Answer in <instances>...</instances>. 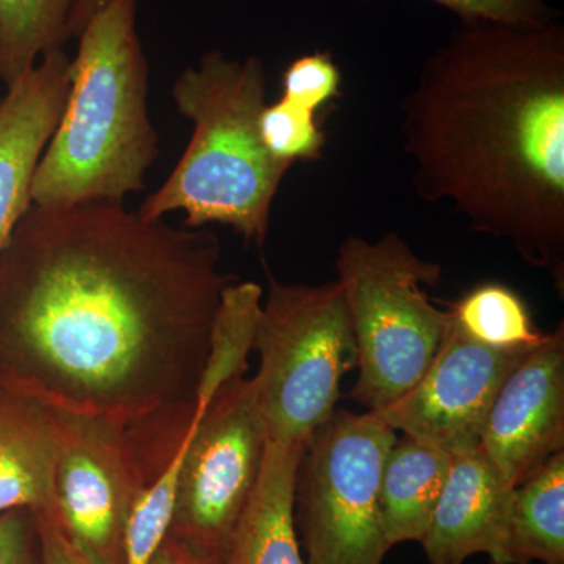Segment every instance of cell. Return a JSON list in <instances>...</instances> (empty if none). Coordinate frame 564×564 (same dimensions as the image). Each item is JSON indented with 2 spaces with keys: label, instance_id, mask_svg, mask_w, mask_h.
<instances>
[{
  "label": "cell",
  "instance_id": "obj_1",
  "mask_svg": "<svg viewBox=\"0 0 564 564\" xmlns=\"http://www.w3.org/2000/svg\"><path fill=\"white\" fill-rule=\"evenodd\" d=\"M236 281L210 229L124 203L32 204L0 251V381L128 426L185 413Z\"/></svg>",
  "mask_w": 564,
  "mask_h": 564
},
{
  "label": "cell",
  "instance_id": "obj_2",
  "mask_svg": "<svg viewBox=\"0 0 564 564\" xmlns=\"http://www.w3.org/2000/svg\"><path fill=\"white\" fill-rule=\"evenodd\" d=\"M414 191L510 243L564 296V25L459 21L402 106Z\"/></svg>",
  "mask_w": 564,
  "mask_h": 564
},
{
  "label": "cell",
  "instance_id": "obj_3",
  "mask_svg": "<svg viewBox=\"0 0 564 564\" xmlns=\"http://www.w3.org/2000/svg\"><path fill=\"white\" fill-rule=\"evenodd\" d=\"M77 40L68 98L33 176L35 206L124 203L159 159L137 0L104 3Z\"/></svg>",
  "mask_w": 564,
  "mask_h": 564
},
{
  "label": "cell",
  "instance_id": "obj_4",
  "mask_svg": "<svg viewBox=\"0 0 564 564\" xmlns=\"http://www.w3.org/2000/svg\"><path fill=\"white\" fill-rule=\"evenodd\" d=\"M172 96L177 113L193 124L191 143L137 212L147 220L182 212L185 228L228 226L262 248L274 198L293 166L270 154L259 131L267 106L262 58L206 52L182 69Z\"/></svg>",
  "mask_w": 564,
  "mask_h": 564
},
{
  "label": "cell",
  "instance_id": "obj_5",
  "mask_svg": "<svg viewBox=\"0 0 564 564\" xmlns=\"http://www.w3.org/2000/svg\"><path fill=\"white\" fill-rule=\"evenodd\" d=\"M336 270L358 350L351 395L378 413L417 384L443 343L452 314L426 292L443 267L391 231L373 242L345 237Z\"/></svg>",
  "mask_w": 564,
  "mask_h": 564
},
{
  "label": "cell",
  "instance_id": "obj_6",
  "mask_svg": "<svg viewBox=\"0 0 564 564\" xmlns=\"http://www.w3.org/2000/svg\"><path fill=\"white\" fill-rule=\"evenodd\" d=\"M252 350L261 356L251 380L267 440L310 443L336 413L344 375L358 366L339 281L285 284L270 278Z\"/></svg>",
  "mask_w": 564,
  "mask_h": 564
},
{
  "label": "cell",
  "instance_id": "obj_7",
  "mask_svg": "<svg viewBox=\"0 0 564 564\" xmlns=\"http://www.w3.org/2000/svg\"><path fill=\"white\" fill-rule=\"evenodd\" d=\"M395 432L373 411H336L304 451L295 489L306 564H383L378 485Z\"/></svg>",
  "mask_w": 564,
  "mask_h": 564
},
{
  "label": "cell",
  "instance_id": "obj_8",
  "mask_svg": "<svg viewBox=\"0 0 564 564\" xmlns=\"http://www.w3.org/2000/svg\"><path fill=\"white\" fill-rule=\"evenodd\" d=\"M254 384L236 378L196 411L181 444L170 533L225 556L226 545L261 473L267 445Z\"/></svg>",
  "mask_w": 564,
  "mask_h": 564
},
{
  "label": "cell",
  "instance_id": "obj_9",
  "mask_svg": "<svg viewBox=\"0 0 564 564\" xmlns=\"http://www.w3.org/2000/svg\"><path fill=\"white\" fill-rule=\"evenodd\" d=\"M58 413L52 518L93 563L122 564L126 525L148 486L128 425L99 415Z\"/></svg>",
  "mask_w": 564,
  "mask_h": 564
},
{
  "label": "cell",
  "instance_id": "obj_10",
  "mask_svg": "<svg viewBox=\"0 0 564 564\" xmlns=\"http://www.w3.org/2000/svg\"><path fill=\"white\" fill-rule=\"evenodd\" d=\"M529 350L475 343L452 317L425 375L377 414L393 432L452 456L469 454L480 447L497 393Z\"/></svg>",
  "mask_w": 564,
  "mask_h": 564
},
{
  "label": "cell",
  "instance_id": "obj_11",
  "mask_svg": "<svg viewBox=\"0 0 564 564\" xmlns=\"http://www.w3.org/2000/svg\"><path fill=\"white\" fill-rule=\"evenodd\" d=\"M510 485L564 452V326L530 348L497 393L480 447Z\"/></svg>",
  "mask_w": 564,
  "mask_h": 564
},
{
  "label": "cell",
  "instance_id": "obj_12",
  "mask_svg": "<svg viewBox=\"0 0 564 564\" xmlns=\"http://www.w3.org/2000/svg\"><path fill=\"white\" fill-rule=\"evenodd\" d=\"M70 85V58L46 52L0 99V251L32 206V184Z\"/></svg>",
  "mask_w": 564,
  "mask_h": 564
},
{
  "label": "cell",
  "instance_id": "obj_13",
  "mask_svg": "<svg viewBox=\"0 0 564 564\" xmlns=\"http://www.w3.org/2000/svg\"><path fill=\"white\" fill-rule=\"evenodd\" d=\"M514 486L481 448L452 458L447 481L421 544L429 564H464L477 554L514 564L510 519Z\"/></svg>",
  "mask_w": 564,
  "mask_h": 564
},
{
  "label": "cell",
  "instance_id": "obj_14",
  "mask_svg": "<svg viewBox=\"0 0 564 564\" xmlns=\"http://www.w3.org/2000/svg\"><path fill=\"white\" fill-rule=\"evenodd\" d=\"M61 413L0 381V514L52 513Z\"/></svg>",
  "mask_w": 564,
  "mask_h": 564
},
{
  "label": "cell",
  "instance_id": "obj_15",
  "mask_svg": "<svg viewBox=\"0 0 564 564\" xmlns=\"http://www.w3.org/2000/svg\"><path fill=\"white\" fill-rule=\"evenodd\" d=\"M307 444L267 441L261 473L225 551V564H306L295 489Z\"/></svg>",
  "mask_w": 564,
  "mask_h": 564
},
{
  "label": "cell",
  "instance_id": "obj_16",
  "mask_svg": "<svg viewBox=\"0 0 564 564\" xmlns=\"http://www.w3.org/2000/svg\"><path fill=\"white\" fill-rule=\"evenodd\" d=\"M452 458L410 436L392 445L378 485L381 527L389 547L421 543L443 494Z\"/></svg>",
  "mask_w": 564,
  "mask_h": 564
},
{
  "label": "cell",
  "instance_id": "obj_17",
  "mask_svg": "<svg viewBox=\"0 0 564 564\" xmlns=\"http://www.w3.org/2000/svg\"><path fill=\"white\" fill-rule=\"evenodd\" d=\"M510 554L514 564H564V452L514 486Z\"/></svg>",
  "mask_w": 564,
  "mask_h": 564
},
{
  "label": "cell",
  "instance_id": "obj_18",
  "mask_svg": "<svg viewBox=\"0 0 564 564\" xmlns=\"http://www.w3.org/2000/svg\"><path fill=\"white\" fill-rule=\"evenodd\" d=\"M262 299L261 285L251 281L232 282L223 292L212 323L209 352L196 389L195 410H206L223 386L245 377Z\"/></svg>",
  "mask_w": 564,
  "mask_h": 564
},
{
  "label": "cell",
  "instance_id": "obj_19",
  "mask_svg": "<svg viewBox=\"0 0 564 564\" xmlns=\"http://www.w3.org/2000/svg\"><path fill=\"white\" fill-rule=\"evenodd\" d=\"M76 0H0V80L3 91L46 52L66 43Z\"/></svg>",
  "mask_w": 564,
  "mask_h": 564
},
{
  "label": "cell",
  "instance_id": "obj_20",
  "mask_svg": "<svg viewBox=\"0 0 564 564\" xmlns=\"http://www.w3.org/2000/svg\"><path fill=\"white\" fill-rule=\"evenodd\" d=\"M447 307L470 339L488 347L533 348L547 336L538 332L524 300L499 282L477 285L458 302L447 303Z\"/></svg>",
  "mask_w": 564,
  "mask_h": 564
},
{
  "label": "cell",
  "instance_id": "obj_21",
  "mask_svg": "<svg viewBox=\"0 0 564 564\" xmlns=\"http://www.w3.org/2000/svg\"><path fill=\"white\" fill-rule=\"evenodd\" d=\"M259 131L270 154L291 165L321 161L325 150L326 135L315 113L282 98L263 107Z\"/></svg>",
  "mask_w": 564,
  "mask_h": 564
},
{
  "label": "cell",
  "instance_id": "obj_22",
  "mask_svg": "<svg viewBox=\"0 0 564 564\" xmlns=\"http://www.w3.org/2000/svg\"><path fill=\"white\" fill-rule=\"evenodd\" d=\"M343 73L329 52L315 51L291 62L282 74L285 101L317 113L326 104L340 96Z\"/></svg>",
  "mask_w": 564,
  "mask_h": 564
},
{
  "label": "cell",
  "instance_id": "obj_23",
  "mask_svg": "<svg viewBox=\"0 0 564 564\" xmlns=\"http://www.w3.org/2000/svg\"><path fill=\"white\" fill-rule=\"evenodd\" d=\"M370 2V0H358ZM459 21H489L518 28H543L560 20V11L544 0H430Z\"/></svg>",
  "mask_w": 564,
  "mask_h": 564
},
{
  "label": "cell",
  "instance_id": "obj_24",
  "mask_svg": "<svg viewBox=\"0 0 564 564\" xmlns=\"http://www.w3.org/2000/svg\"><path fill=\"white\" fill-rule=\"evenodd\" d=\"M0 564H44L36 511L18 508L0 514Z\"/></svg>",
  "mask_w": 564,
  "mask_h": 564
},
{
  "label": "cell",
  "instance_id": "obj_25",
  "mask_svg": "<svg viewBox=\"0 0 564 564\" xmlns=\"http://www.w3.org/2000/svg\"><path fill=\"white\" fill-rule=\"evenodd\" d=\"M39 514L44 564H96L82 554L79 549L74 547L52 514Z\"/></svg>",
  "mask_w": 564,
  "mask_h": 564
},
{
  "label": "cell",
  "instance_id": "obj_26",
  "mask_svg": "<svg viewBox=\"0 0 564 564\" xmlns=\"http://www.w3.org/2000/svg\"><path fill=\"white\" fill-rule=\"evenodd\" d=\"M150 564H225V556L169 533Z\"/></svg>",
  "mask_w": 564,
  "mask_h": 564
},
{
  "label": "cell",
  "instance_id": "obj_27",
  "mask_svg": "<svg viewBox=\"0 0 564 564\" xmlns=\"http://www.w3.org/2000/svg\"><path fill=\"white\" fill-rule=\"evenodd\" d=\"M106 2H109V0H76L69 14L68 25H66V41L77 39L88 20Z\"/></svg>",
  "mask_w": 564,
  "mask_h": 564
},
{
  "label": "cell",
  "instance_id": "obj_28",
  "mask_svg": "<svg viewBox=\"0 0 564 564\" xmlns=\"http://www.w3.org/2000/svg\"><path fill=\"white\" fill-rule=\"evenodd\" d=\"M3 95V85H2V80H0V96Z\"/></svg>",
  "mask_w": 564,
  "mask_h": 564
},
{
  "label": "cell",
  "instance_id": "obj_29",
  "mask_svg": "<svg viewBox=\"0 0 564 564\" xmlns=\"http://www.w3.org/2000/svg\"><path fill=\"white\" fill-rule=\"evenodd\" d=\"M3 96V95H2ZM2 96H0V99H2Z\"/></svg>",
  "mask_w": 564,
  "mask_h": 564
}]
</instances>
